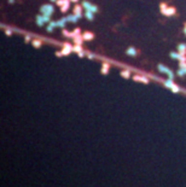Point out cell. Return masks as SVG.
I'll list each match as a JSON object with an SVG mask.
<instances>
[{"mask_svg":"<svg viewBox=\"0 0 186 187\" xmlns=\"http://www.w3.org/2000/svg\"><path fill=\"white\" fill-rule=\"evenodd\" d=\"M40 11H41V15H45V16H52L55 12V9H53V5L51 4H45L40 7Z\"/></svg>","mask_w":186,"mask_h":187,"instance_id":"cell-1","label":"cell"},{"mask_svg":"<svg viewBox=\"0 0 186 187\" xmlns=\"http://www.w3.org/2000/svg\"><path fill=\"white\" fill-rule=\"evenodd\" d=\"M82 7H84L86 11H92L93 13L98 12V7L96 6V5H92V4L88 3V1H82Z\"/></svg>","mask_w":186,"mask_h":187,"instance_id":"cell-2","label":"cell"},{"mask_svg":"<svg viewBox=\"0 0 186 187\" xmlns=\"http://www.w3.org/2000/svg\"><path fill=\"white\" fill-rule=\"evenodd\" d=\"M71 52H73V46H71L70 44L65 42L64 46H63V48H62V53H63V56H68V54H70Z\"/></svg>","mask_w":186,"mask_h":187,"instance_id":"cell-3","label":"cell"},{"mask_svg":"<svg viewBox=\"0 0 186 187\" xmlns=\"http://www.w3.org/2000/svg\"><path fill=\"white\" fill-rule=\"evenodd\" d=\"M161 12L163 13L164 16H173V15H175V12H177V10L174 9V7H166L164 10H161Z\"/></svg>","mask_w":186,"mask_h":187,"instance_id":"cell-4","label":"cell"},{"mask_svg":"<svg viewBox=\"0 0 186 187\" xmlns=\"http://www.w3.org/2000/svg\"><path fill=\"white\" fill-rule=\"evenodd\" d=\"M74 15H76V17L80 20L82 18V6H80V5H76V6L74 7Z\"/></svg>","mask_w":186,"mask_h":187,"instance_id":"cell-5","label":"cell"},{"mask_svg":"<svg viewBox=\"0 0 186 187\" xmlns=\"http://www.w3.org/2000/svg\"><path fill=\"white\" fill-rule=\"evenodd\" d=\"M82 38H84L85 41H91V40L94 38V35H93L91 32H85V33L82 34Z\"/></svg>","mask_w":186,"mask_h":187,"instance_id":"cell-6","label":"cell"},{"mask_svg":"<svg viewBox=\"0 0 186 187\" xmlns=\"http://www.w3.org/2000/svg\"><path fill=\"white\" fill-rule=\"evenodd\" d=\"M36 26L38 27H44V24H45V20H44V16L42 15H39V16H36Z\"/></svg>","mask_w":186,"mask_h":187,"instance_id":"cell-7","label":"cell"},{"mask_svg":"<svg viewBox=\"0 0 186 187\" xmlns=\"http://www.w3.org/2000/svg\"><path fill=\"white\" fill-rule=\"evenodd\" d=\"M73 41H74L75 45H82V42L85 41V40L82 38V35H78V36L73 38Z\"/></svg>","mask_w":186,"mask_h":187,"instance_id":"cell-8","label":"cell"},{"mask_svg":"<svg viewBox=\"0 0 186 187\" xmlns=\"http://www.w3.org/2000/svg\"><path fill=\"white\" fill-rule=\"evenodd\" d=\"M67 18L64 17V18H61L59 21H57V27L58 28H62V29H64L65 28V24H67Z\"/></svg>","mask_w":186,"mask_h":187,"instance_id":"cell-9","label":"cell"},{"mask_svg":"<svg viewBox=\"0 0 186 187\" xmlns=\"http://www.w3.org/2000/svg\"><path fill=\"white\" fill-rule=\"evenodd\" d=\"M133 80L134 81H142L144 83H148L149 82V79L145 77V76H139V75H135V76H133Z\"/></svg>","mask_w":186,"mask_h":187,"instance_id":"cell-10","label":"cell"},{"mask_svg":"<svg viewBox=\"0 0 186 187\" xmlns=\"http://www.w3.org/2000/svg\"><path fill=\"white\" fill-rule=\"evenodd\" d=\"M69 9H70V0H67V3L61 7V12L62 13H65Z\"/></svg>","mask_w":186,"mask_h":187,"instance_id":"cell-11","label":"cell"},{"mask_svg":"<svg viewBox=\"0 0 186 187\" xmlns=\"http://www.w3.org/2000/svg\"><path fill=\"white\" fill-rule=\"evenodd\" d=\"M55 28H57V22H53V21H51V22L49 23L47 28H46V30H47L49 33H51V32H53V29H55Z\"/></svg>","mask_w":186,"mask_h":187,"instance_id":"cell-12","label":"cell"},{"mask_svg":"<svg viewBox=\"0 0 186 187\" xmlns=\"http://www.w3.org/2000/svg\"><path fill=\"white\" fill-rule=\"evenodd\" d=\"M158 70L161 73H163V74H168L170 71V69L169 68H167L166 65H163V64H158Z\"/></svg>","mask_w":186,"mask_h":187,"instance_id":"cell-13","label":"cell"},{"mask_svg":"<svg viewBox=\"0 0 186 187\" xmlns=\"http://www.w3.org/2000/svg\"><path fill=\"white\" fill-rule=\"evenodd\" d=\"M126 53L128 54V56H131V57H135L137 56V50L134 47H129L128 50L126 51Z\"/></svg>","mask_w":186,"mask_h":187,"instance_id":"cell-14","label":"cell"},{"mask_svg":"<svg viewBox=\"0 0 186 187\" xmlns=\"http://www.w3.org/2000/svg\"><path fill=\"white\" fill-rule=\"evenodd\" d=\"M67 18V21L68 22H71V23H75V22H78V17H76V15H69V16H67L65 17Z\"/></svg>","mask_w":186,"mask_h":187,"instance_id":"cell-15","label":"cell"},{"mask_svg":"<svg viewBox=\"0 0 186 187\" xmlns=\"http://www.w3.org/2000/svg\"><path fill=\"white\" fill-rule=\"evenodd\" d=\"M109 68H110L109 63H103V67H102V74L106 75V74L109 73Z\"/></svg>","mask_w":186,"mask_h":187,"instance_id":"cell-16","label":"cell"},{"mask_svg":"<svg viewBox=\"0 0 186 187\" xmlns=\"http://www.w3.org/2000/svg\"><path fill=\"white\" fill-rule=\"evenodd\" d=\"M85 17L88 21H93V18H94V13H93L92 11H86V12H85Z\"/></svg>","mask_w":186,"mask_h":187,"instance_id":"cell-17","label":"cell"},{"mask_svg":"<svg viewBox=\"0 0 186 187\" xmlns=\"http://www.w3.org/2000/svg\"><path fill=\"white\" fill-rule=\"evenodd\" d=\"M32 44H33V46H34V47H35V48H39V47H41V40H35V39H34L33 40V41H32Z\"/></svg>","mask_w":186,"mask_h":187,"instance_id":"cell-18","label":"cell"},{"mask_svg":"<svg viewBox=\"0 0 186 187\" xmlns=\"http://www.w3.org/2000/svg\"><path fill=\"white\" fill-rule=\"evenodd\" d=\"M121 76L125 77V79H129L131 77V71L129 70H123V71H121Z\"/></svg>","mask_w":186,"mask_h":187,"instance_id":"cell-19","label":"cell"},{"mask_svg":"<svg viewBox=\"0 0 186 187\" xmlns=\"http://www.w3.org/2000/svg\"><path fill=\"white\" fill-rule=\"evenodd\" d=\"M173 85H174V82H173V80H172V79H168V80L166 81V82H164V86L167 87V88H172Z\"/></svg>","mask_w":186,"mask_h":187,"instance_id":"cell-20","label":"cell"},{"mask_svg":"<svg viewBox=\"0 0 186 187\" xmlns=\"http://www.w3.org/2000/svg\"><path fill=\"white\" fill-rule=\"evenodd\" d=\"M81 33V30L79 28H76V29H74V30L71 32V35H70V38H75V36H78V35H81L80 34Z\"/></svg>","mask_w":186,"mask_h":187,"instance_id":"cell-21","label":"cell"},{"mask_svg":"<svg viewBox=\"0 0 186 187\" xmlns=\"http://www.w3.org/2000/svg\"><path fill=\"white\" fill-rule=\"evenodd\" d=\"M82 51V45H75L73 47V52H76V53H79V52Z\"/></svg>","mask_w":186,"mask_h":187,"instance_id":"cell-22","label":"cell"},{"mask_svg":"<svg viewBox=\"0 0 186 187\" xmlns=\"http://www.w3.org/2000/svg\"><path fill=\"white\" fill-rule=\"evenodd\" d=\"M178 51L180 52V53H181V52H186V44H179Z\"/></svg>","mask_w":186,"mask_h":187,"instance_id":"cell-23","label":"cell"},{"mask_svg":"<svg viewBox=\"0 0 186 187\" xmlns=\"http://www.w3.org/2000/svg\"><path fill=\"white\" fill-rule=\"evenodd\" d=\"M170 57L173 58V59H178L180 58V53H177V52H170Z\"/></svg>","mask_w":186,"mask_h":187,"instance_id":"cell-24","label":"cell"},{"mask_svg":"<svg viewBox=\"0 0 186 187\" xmlns=\"http://www.w3.org/2000/svg\"><path fill=\"white\" fill-rule=\"evenodd\" d=\"M65 3H67V0H57V1H56V4H57L59 7H62L63 5L65 4Z\"/></svg>","mask_w":186,"mask_h":187,"instance_id":"cell-25","label":"cell"},{"mask_svg":"<svg viewBox=\"0 0 186 187\" xmlns=\"http://www.w3.org/2000/svg\"><path fill=\"white\" fill-rule=\"evenodd\" d=\"M184 75H186L185 70H184V69H180V68H179V70H178V76H184Z\"/></svg>","mask_w":186,"mask_h":187,"instance_id":"cell-26","label":"cell"},{"mask_svg":"<svg viewBox=\"0 0 186 187\" xmlns=\"http://www.w3.org/2000/svg\"><path fill=\"white\" fill-rule=\"evenodd\" d=\"M179 68L186 70V62H180V63H179Z\"/></svg>","mask_w":186,"mask_h":187,"instance_id":"cell-27","label":"cell"},{"mask_svg":"<svg viewBox=\"0 0 186 187\" xmlns=\"http://www.w3.org/2000/svg\"><path fill=\"white\" fill-rule=\"evenodd\" d=\"M170 89H172V91H173L174 93H178V92L180 91V89H179V87H178L177 85H173V87H172V88H170Z\"/></svg>","mask_w":186,"mask_h":187,"instance_id":"cell-28","label":"cell"},{"mask_svg":"<svg viewBox=\"0 0 186 187\" xmlns=\"http://www.w3.org/2000/svg\"><path fill=\"white\" fill-rule=\"evenodd\" d=\"M63 34H64V36H65V38H70V35H71V33H69L68 30H65V28L63 29Z\"/></svg>","mask_w":186,"mask_h":187,"instance_id":"cell-29","label":"cell"},{"mask_svg":"<svg viewBox=\"0 0 186 187\" xmlns=\"http://www.w3.org/2000/svg\"><path fill=\"white\" fill-rule=\"evenodd\" d=\"M42 16H44L45 23H50V22H51V16H45V15H42Z\"/></svg>","mask_w":186,"mask_h":187,"instance_id":"cell-30","label":"cell"},{"mask_svg":"<svg viewBox=\"0 0 186 187\" xmlns=\"http://www.w3.org/2000/svg\"><path fill=\"white\" fill-rule=\"evenodd\" d=\"M160 7H161V10H164V9H166V7H168V6H167V4H164V3H162V4L160 5Z\"/></svg>","mask_w":186,"mask_h":187,"instance_id":"cell-31","label":"cell"},{"mask_svg":"<svg viewBox=\"0 0 186 187\" xmlns=\"http://www.w3.org/2000/svg\"><path fill=\"white\" fill-rule=\"evenodd\" d=\"M78 54H79L80 58H84V57H85V52H84V51H81V52H79Z\"/></svg>","mask_w":186,"mask_h":187,"instance_id":"cell-32","label":"cell"},{"mask_svg":"<svg viewBox=\"0 0 186 187\" xmlns=\"http://www.w3.org/2000/svg\"><path fill=\"white\" fill-rule=\"evenodd\" d=\"M5 34H6V35H11V34H12V32H11L10 29H6V30H5Z\"/></svg>","mask_w":186,"mask_h":187,"instance_id":"cell-33","label":"cell"},{"mask_svg":"<svg viewBox=\"0 0 186 187\" xmlns=\"http://www.w3.org/2000/svg\"><path fill=\"white\" fill-rule=\"evenodd\" d=\"M87 57H88V59H93V58H94V54H93V53H88V56H87Z\"/></svg>","mask_w":186,"mask_h":187,"instance_id":"cell-34","label":"cell"},{"mask_svg":"<svg viewBox=\"0 0 186 187\" xmlns=\"http://www.w3.org/2000/svg\"><path fill=\"white\" fill-rule=\"evenodd\" d=\"M56 56H57V57H62V56H63L62 51H61V52H56Z\"/></svg>","mask_w":186,"mask_h":187,"instance_id":"cell-35","label":"cell"},{"mask_svg":"<svg viewBox=\"0 0 186 187\" xmlns=\"http://www.w3.org/2000/svg\"><path fill=\"white\" fill-rule=\"evenodd\" d=\"M29 41H30V36L27 35V36H26V42H29Z\"/></svg>","mask_w":186,"mask_h":187,"instance_id":"cell-36","label":"cell"},{"mask_svg":"<svg viewBox=\"0 0 186 187\" xmlns=\"http://www.w3.org/2000/svg\"><path fill=\"white\" fill-rule=\"evenodd\" d=\"M15 3V0H9V4H13Z\"/></svg>","mask_w":186,"mask_h":187,"instance_id":"cell-37","label":"cell"},{"mask_svg":"<svg viewBox=\"0 0 186 187\" xmlns=\"http://www.w3.org/2000/svg\"><path fill=\"white\" fill-rule=\"evenodd\" d=\"M71 1H73V3H76V1H78V0H70V3H71Z\"/></svg>","mask_w":186,"mask_h":187,"instance_id":"cell-38","label":"cell"},{"mask_svg":"<svg viewBox=\"0 0 186 187\" xmlns=\"http://www.w3.org/2000/svg\"><path fill=\"white\" fill-rule=\"evenodd\" d=\"M184 33H185V35H186V27H185V29H184Z\"/></svg>","mask_w":186,"mask_h":187,"instance_id":"cell-39","label":"cell"},{"mask_svg":"<svg viewBox=\"0 0 186 187\" xmlns=\"http://www.w3.org/2000/svg\"><path fill=\"white\" fill-rule=\"evenodd\" d=\"M51 1H52V3H56V1H57V0H51Z\"/></svg>","mask_w":186,"mask_h":187,"instance_id":"cell-40","label":"cell"},{"mask_svg":"<svg viewBox=\"0 0 186 187\" xmlns=\"http://www.w3.org/2000/svg\"><path fill=\"white\" fill-rule=\"evenodd\" d=\"M185 27H186V26H185Z\"/></svg>","mask_w":186,"mask_h":187,"instance_id":"cell-41","label":"cell"}]
</instances>
